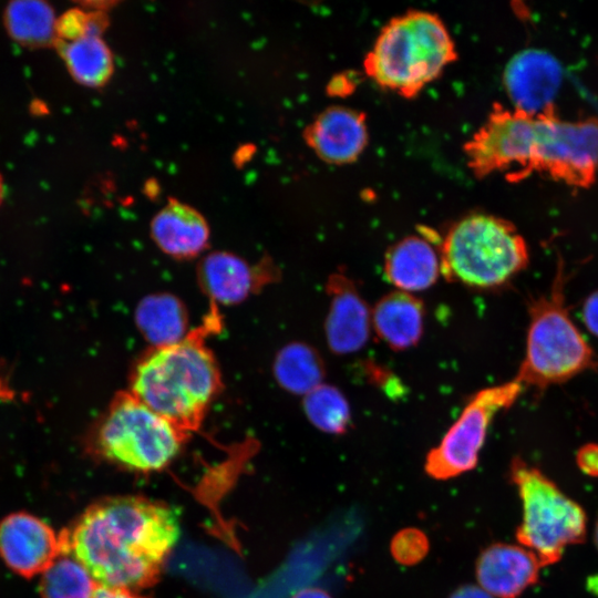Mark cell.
I'll return each instance as SVG.
<instances>
[{"label": "cell", "mask_w": 598, "mask_h": 598, "mask_svg": "<svg viewBox=\"0 0 598 598\" xmlns=\"http://www.w3.org/2000/svg\"><path fill=\"white\" fill-rule=\"evenodd\" d=\"M463 152L477 178L502 172L518 182L539 173L588 187L598 173V117L570 122L560 120L554 105L529 113L495 103Z\"/></svg>", "instance_id": "cell-1"}, {"label": "cell", "mask_w": 598, "mask_h": 598, "mask_svg": "<svg viewBox=\"0 0 598 598\" xmlns=\"http://www.w3.org/2000/svg\"><path fill=\"white\" fill-rule=\"evenodd\" d=\"M179 533L171 506L117 496L91 505L59 536L61 554L75 558L99 584L134 591L157 580Z\"/></svg>", "instance_id": "cell-2"}, {"label": "cell", "mask_w": 598, "mask_h": 598, "mask_svg": "<svg viewBox=\"0 0 598 598\" xmlns=\"http://www.w3.org/2000/svg\"><path fill=\"white\" fill-rule=\"evenodd\" d=\"M199 330L155 348L137 364L131 393L186 434L198 427L220 386L219 371Z\"/></svg>", "instance_id": "cell-3"}, {"label": "cell", "mask_w": 598, "mask_h": 598, "mask_svg": "<svg viewBox=\"0 0 598 598\" xmlns=\"http://www.w3.org/2000/svg\"><path fill=\"white\" fill-rule=\"evenodd\" d=\"M456 59L455 43L441 18L409 10L382 28L363 69L381 89L413 99Z\"/></svg>", "instance_id": "cell-4"}, {"label": "cell", "mask_w": 598, "mask_h": 598, "mask_svg": "<svg viewBox=\"0 0 598 598\" xmlns=\"http://www.w3.org/2000/svg\"><path fill=\"white\" fill-rule=\"evenodd\" d=\"M439 250L441 275L476 289L507 283L529 260L527 244L514 224L489 214H472L455 223Z\"/></svg>", "instance_id": "cell-5"}, {"label": "cell", "mask_w": 598, "mask_h": 598, "mask_svg": "<svg viewBox=\"0 0 598 598\" xmlns=\"http://www.w3.org/2000/svg\"><path fill=\"white\" fill-rule=\"evenodd\" d=\"M565 279L559 265L549 291L529 307L526 351L514 378L524 388L544 390L598 367L595 352L569 316Z\"/></svg>", "instance_id": "cell-6"}, {"label": "cell", "mask_w": 598, "mask_h": 598, "mask_svg": "<svg viewBox=\"0 0 598 598\" xmlns=\"http://www.w3.org/2000/svg\"><path fill=\"white\" fill-rule=\"evenodd\" d=\"M509 475L522 502L518 544L535 554L543 566L557 563L568 546L580 544L586 537L584 508L519 457L512 461Z\"/></svg>", "instance_id": "cell-7"}, {"label": "cell", "mask_w": 598, "mask_h": 598, "mask_svg": "<svg viewBox=\"0 0 598 598\" xmlns=\"http://www.w3.org/2000/svg\"><path fill=\"white\" fill-rule=\"evenodd\" d=\"M186 433L132 393H121L102 416L94 446L106 460L130 470L165 467L179 452Z\"/></svg>", "instance_id": "cell-8"}, {"label": "cell", "mask_w": 598, "mask_h": 598, "mask_svg": "<svg viewBox=\"0 0 598 598\" xmlns=\"http://www.w3.org/2000/svg\"><path fill=\"white\" fill-rule=\"evenodd\" d=\"M524 386L515 379L476 392L425 458L424 470L434 480H450L477 465L494 416L509 408Z\"/></svg>", "instance_id": "cell-9"}, {"label": "cell", "mask_w": 598, "mask_h": 598, "mask_svg": "<svg viewBox=\"0 0 598 598\" xmlns=\"http://www.w3.org/2000/svg\"><path fill=\"white\" fill-rule=\"evenodd\" d=\"M329 309L324 320L328 348L338 355L360 351L372 330V309L354 281L343 272H334L326 282Z\"/></svg>", "instance_id": "cell-10"}, {"label": "cell", "mask_w": 598, "mask_h": 598, "mask_svg": "<svg viewBox=\"0 0 598 598\" xmlns=\"http://www.w3.org/2000/svg\"><path fill=\"white\" fill-rule=\"evenodd\" d=\"M60 555V536L38 517L14 513L0 522V556L17 574H42Z\"/></svg>", "instance_id": "cell-11"}, {"label": "cell", "mask_w": 598, "mask_h": 598, "mask_svg": "<svg viewBox=\"0 0 598 598\" xmlns=\"http://www.w3.org/2000/svg\"><path fill=\"white\" fill-rule=\"evenodd\" d=\"M303 136L323 162L349 164L357 161L368 145L367 115L346 106H330L305 128Z\"/></svg>", "instance_id": "cell-12"}, {"label": "cell", "mask_w": 598, "mask_h": 598, "mask_svg": "<svg viewBox=\"0 0 598 598\" xmlns=\"http://www.w3.org/2000/svg\"><path fill=\"white\" fill-rule=\"evenodd\" d=\"M543 565L522 545L495 543L475 563L476 579L494 598H517L535 585Z\"/></svg>", "instance_id": "cell-13"}, {"label": "cell", "mask_w": 598, "mask_h": 598, "mask_svg": "<svg viewBox=\"0 0 598 598\" xmlns=\"http://www.w3.org/2000/svg\"><path fill=\"white\" fill-rule=\"evenodd\" d=\"M561 69L548 53L526 50L516 54L504 72V85L515 109L537 113L554 105Z\"/></svg>", "instance_id": "cell-14"}, {"label": "cell", "mask_w": 598, "mask_h": 598, "mask_svg": "<svg viewBox=\"0 0 598 598\" xmlns=\"http://www.w3.org/2000/svg\"><path fill=\"white\" fill-rule=\"evenodd\" d=\"M430 233L404 237L385 252L384 275L398 290L410 293L423 291L440 277V250L435 248Z\"/></svg>", "instance_id": "cell-15"}, {"label": "cell", "mask_w": 598, "mask_h": 598, "mask_svg": "<svg viewBox=\"0 0 598 598\" xmlns=\"http://www.w3.org/2000/svg\"><path fill=\"white\" fill-rule=\"evenodd\" d=\"M199 275L210 299L229 305L247 298L258 286L271 281L277 272L272 265L251 267L233 254L218 251L203 260Z\"/></svg>", "instance_id": "cell-16"}, {"label": "cell", "mask_w": 598, "mask_h": 598, "mask_svg": "<svg viewBox=\"0 0 598 598\" xmlns=\"http://www.w3.org/2000/svg\"><path fill=\"white\" fill-rule=\"evenodd\" d=\"M151 234L165 254L189 258L206 248L209 228L195 208L171 199L152 219Z\"/></svg>", "instance_id": "cell-17"}, {"label": "cell", "mask_w": 598, "mask_h": 598, "mask_svg": "<svg viewBox=\"0 0 598 598\" xmlns=\"http://www.w3.org/2000/svg\"><path fill=\"white\" fill-rule=\"evenodd\" d=\"M425 309L413 293L395 290L384 295L372 309V329L392 350L416 346L424 330Z\"/></svg>", "instance_id": "cell-18"}, {"label": "cell", "mask_w": 598, "mask_h": 598, "mask_svg": "<svg viewBox=\"0 0 598 598\" xmlns=\"http://www.w3.org/2000/svg\"><path fill=\"white\" fill-rule=\"evenodd\" d=\"M56 17L52 7L42 0H16L4 9L8 34L20 45L44 48L58 43Z\"/></svg>", "instance_id": "cell-19"}, {"label": "cell", "mask_w": 598, "mask_h": 598, "mask_svg": "<svg viewBox=\"0 0 598 598\" xmlns=\"http://www.w3.org/2000/svg\"><path fill=\"white\" fill-rule=\"evenodd\" d=\"M136 322L155 348L175 344L186 337V311L182 302L168 293L144 298L136 309Z\"/></svg>", "instance_id": "cell-20"}, {"label": "cell", "mask_w": 598, "mask_h": 598, "mask_svg": "<svg viewBox=\"0 0 598 598\" xmlns=\"http://www.w3.org/2000/svg\"><path fill=\"white\" fill-rule=\"evenodd\" d=\"M326 372L320 353L303 342L285 346L274 362V374L281 388L303 396L323 383Z\"/></svg>", "instance_id": "cell-21"}, {"label": "cell", "mask_w": 598, "mask_h": 598, "mask_svg": "<svg viewBox=\"0 0 598 598\" xmlns=\"http://www.w3.org/2000/svg\"><path fill=\"white\" fill-rule=\"evenodd\" d=\"M71 76L87 87L103 86L112 76V53L100 35L87 34L72 42L56 43Z\"/></svg>", "instance_id": "cell-22"}, {"label": "cell", "mask_w": 598, "mask_h": 598, "mask_svg": "<svg viewBox=\"0 0 598 598\" xmlns=\"http://www.w3.org/2000/svg\"><path fill=\"white\" fill-rule=\"evenodd\" d=\"M40 580L42 598H91L99 582L75 558L61 554Z\"/></svg>", "instance_id": "cell-23"}, {"label": "cell", "mask_w": 598, "mask_h": 598, "mask_svg": "<svg viewBox=\"0 0 598 598\" xmlns=\"http://www.w3.org/2000/svg\"><path fill=\"white\" fill-rule=\"evenodd\" d=\"M303 411L310 423L328 434H343L351 425V409L344 394L322 383L303 398Z\"/></svg>", "instance_id": "cell-24"}, {"label": "cell", "mask_w": 598, "mask_h": 598, "mask_svg": "<svg viewBox=\"0 0 598 598\" xmlns=\"http://www.w3.org/2000/svg\"><path fill=\"white\" fill-rule=\"evenodd\" d=\"M429 549L427 536L422 530L413 527L398 532L390 544L393 558L404 566L420 563L427 555Z\"/></svg>", "instance_id": "cell-25"}, {"label": "cell", "mask_w": 598, "mask_h": 598, "mask_svg": "<svg viewBox=\"0 0 598 598\" xmlns=\"http://www.w3.org/2000/svg\"><path fill=\"white\" fill-rule=\"evenodd\" d=\"M91 14L82 8H72L56 19L60 42H72L90 34Z\"/></svg>", "instance_id": "cell-26"}, {"label": "cell", "mask_w": 598, "mask_h": 598, "mask_svg": "<svg viewBox=\"0 0 598 598\" xmlns=\"http://www.w3.org/2000/svg\"><path fill=\"white\" fill-rule=\"evenodd\" d=\"M579 470L588 476L598 477V444L588 443L576 455Z\"/></svg>", "instance_id": "cell-27"}, {"label": "cell", "mask_w": 598, "mask_h": 598, "mask_svg": "<svg viewBox=\"0 0 598 598\" xmlns=\"http://www.w3.org/2000/svg\"><path fill=\"white\" fill-rule=\"evenodd\" d=\"M582 319L589 331L598 337V291L586 299L582 307Z\"/></svg>", "instance_id": "cell-28"}, {"label": "cell", "mask_w": 598, "mask_h": 598, "mask_svg": "<svg viewBox=\"0 0 598 598\" xmlns=\"http://www.w3.org/2000/svg\"><path fill=\"white\" fill-rule=\"evenodd\" d=\"M91 598H144L136 594L133 590L117 587H109L104 585H99Z\"/></svg>", "instance_id": "cell-29"}, {"label": "cell", "mask_w": 598, "mask_h": 598, "mask_svg": "<svg viewBox=\"0 0 598 598\" xmlns=\"http://www.w3.org/2000/svg\"><path fill=\"white\" fill-rule=\"evenodd\" d=\"M448 598H494L482 587L476 585H463L452 592Z\"/></svg>", "instance_id": "cell-30"}, {"label": "cell", "mask_w": 598, "mask_h": 598, "mask_svg": "<svg viewBox=\"0 0 598 598\" xmlns=\"http://www.w3.org/2000/svg\"><path fill=\"white\" fill-rule=\"evenodd\" d=\"M291 598H332L329 592L318 587H308L296 592Z\"/></svg>", "instance_id": "cell-31"}, {"label": "cell", "mask_w": 598, "mask_h": 598, "mask_svg": "<svg viewBox=\"0 0 598 598\" xmlns=\"http://www.w3.org/2000/svg\"><path fill=\"white\" fill-rule=\"evenodd\" d=\"M594 542H595L596 547L598 549V518H597V522H596L595 528H594Z\"/></svg>", "instance_id": "cell-32"}, {"label": "cell", "mask_w": 598, "mask_h": 598, "mask_svg": "<svg viewBox=\"0 0 598 598\" xmlns=\"http://www.w3.org/2000/svg\"><path fill=\"white\" fill-rule=\"evenodd\" d=\"M3 181H2V176L0 174V205L2 203V199H3Z\"/></svg>", "instance_id": "cell-33"}]
</instances>
